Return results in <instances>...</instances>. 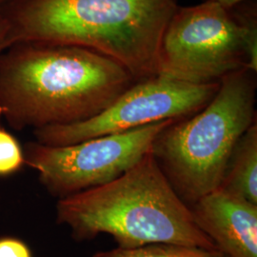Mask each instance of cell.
<instances>
[{
	"label": "cell",
	"instance_id": "obj_4",
	"mask_svg": "<svg viewBox=\"0 0 257 257\" xmlns=\"http://www.w3.org/2000/svg\"><path fill=\"white\" fill-rule=\"evenodd\" d=\"M254 74L244 68L227 74L203 109L155 138L151 152L187 206L219 188L233 148L256 122Z\"/></svg>",
	"mask_w": 257,
	"mask_h": 257
},
{
	"label": "cell",
	"instance_id": "obj_12",
	"mask_svg": "<svg viewBox=\"0 0 257 257\" xmlns=\"http://www.w3.org/2000/svg\"><path fill=\"white\" fill-rule=\"evenodd\" d=\"M0 257H32L27 245L18 238H0Z\"/></svg>",
	"mask_w": 257,
	"mask_h": 257
},
{
	"label": "cell",
	"instance_id": "obj_5",
	"mask_svg": "<svg viewBox=\"0 0 257 257\" xmlns=\"http://www.w3.org/2000/svg\"><path fill=\"white\" fill-rule=\"evenodd\" d=\"M244 68L256 73L255 14H233L211 1L176 9L161 39L159 76L209 84Z\"/></svg>",
	"mask_w": 257,
	"mask_h": 257
},
{
	"label": "cell",
	"instance_id": "obj_14",
	"mask_svg": "<svg viewBox=\"0 0 257 257\" xmlns=\"http://www.w3.org/2000/svg\"><path fill=\"white\" fill-rule=\"evenodd\" d=\"M205 1L214 2L220 5L221 7H223L224 9L231 10L245 0H205Z\"/></svg>",
	"mask_w": 257,
	"mask_h": 257
},
{
	"label": "cell",
	"instance_id": "obj_3",
	"mask_svg": "<svg viewBox=\"0 0 257 257\" xmlns=\"http://www.w3.org/2000/svg\"><path fill=\"white\" fill-rule=\"evenodd\" d=\"M56 222L76 241L110 234L118 248L170 243L218 250L194 223L152 152L109 183L58 199Z\"/></svg>",
	"mask_w": 257,
	"mask_h": 257
},
{
	"label": "cell",
	"instance_id": "obj_8",
	"mask_svg": "<svg viewBox=\"0 0 257 257\" xmlns=\"http://www.w3.org/2000/svg\"><path fill=\"white\" fill-rule=\"evenodd\" d=\"M194 223L227 257H257V205L220 188L191 205Z\"/></svg>",
	"mask_w": 257,
	"mask_h": 257
},
{
	"label": "cell",
	"instance_id": "obj_13",
	"mask_svg": "<svg viewBox=\"0 0 257 257\" xmlns=\"http://www.w3.org/2000/svg\"><path fill=\"white\" fill-rule=\"evenodd\" d=\"M9 46L8 26L5 21L0 20V54Z\"/></svg>",
	"mask_w": 257,
	"mask_h": 257
},
{
	"label": "cell",
	"instance_id": "obj_2",
	"mask_svg": "<svg viewBox=\"0 0 257 257\" xmlns=\"http://www.w3.org/2000/svg\"><path fill=\"white\" fill-rule=\"evenodd\" d=\"M177 0H8L10 46L34 41L83 47L122 65L135 80L158 75L161 39Z\"/></svg>",
	"mask_w": 257,
	"mask_h": 257
},
{
	"label": "cell",
	"instance_id": "obj_7",
	"mask_svg": "<svg viewBox=\"0 0 257 257\" xmlns=\"http://www.w3.org/2000/svg\"><path fill=\"white\" fill-rule=\"evenodd\" d=\"M219 88V82L192 84L154 76L139 80L91 119L66 126L34 131L37 142L66 146L88 139L121 134L150 124L191 116L203 109Z\"/></svg>",
	"mask_w": 257,
	"mask_h": 257
},
{
	"label": "cell",
	"instance_id": "obj_6",
	"mask_svg": "<svg viewBox=\"0 0 257 257\" xmlns=\"http://www.w3.org/2000/svg\"><path fill=\"white\" fill-rule=\"evenodd\" d=\"M176 119L66 146L29 142L25 165L37 172L47 192L58 199L109 183L152 151L156 136Z\"/></svg>",
	"mask_w": 257,
	"mask_h": 257
},
{
	"label": "cell",
	"instance_id": "obj_9",
	"mask_svg": "<svg viewBox=\"0 0 257 257\" xmlns=\"http://www.w3.org/2000/svg\"><path fill=\"white\" fill-rule=\"evenodd\" d=\"M219 188L257 205L256 122L233 148Z\"/></svg>",
	"mask_w": 257,
	"mask_h": 257
},
{
	"label": "cell",
	"instance_id": "obj_10",
	"mask_svg": "<svg viewBox=\"0 0 257 257\" xmlns=\"http://www.w3.org/2000/svg\"><path fill=\"white\" fill-rule=\"evenodd\" d=\"M92 257H227L219 250L170 243H154L133 248H115L98 251Z\"/></svg>",
	"mask_w": 257,
	"mask_h": 257
},
{
	"label": "cell",
	"instance_id": "obj_1",
	"mask_svg": "<svg viewBox=\"0 0 257 257\" xmlns=\"http://www.w3.org/2000/svg\"><path fill=\"white\" fill-rule=\"evenodd\" d=\"M135 81L122 65L87 48L16 42L0 54V117L16 131L79 123Z\"/></svg>",
	"mask_w": 257,
	"mask_h": 257
},
{
	"label": "cell",
	"instance_id": "obj_11",
	"mask_svg": "<svg viewBox=\"0 0 257 257\" xmlns=\"http://www.w3.org/2000/svg\"><path fill=\"white\" fill-rule=\"evenodd\" d=\"M25 166L24 151L18 139L0 125V177L18 173Z\"/></svg>",
	"mask_w": 257,
	"mask_h": 257
},
{
	"label": "cell",
	"instance_id": "obj_15",
	"mask_svg": "<svg viewBox=\"0 0 257 257\" xmlns=\"http://www.w3.org/2000/svg\"><path fill=\"white\" fill-rule=\"evenodd\" d=\"M8 2V0H0V19H1V14L2 11L4 9V6L6 5V3Z\"/></svg>",
	"mask_w": 257,
	"mask_h": 257
}]
</instances>
